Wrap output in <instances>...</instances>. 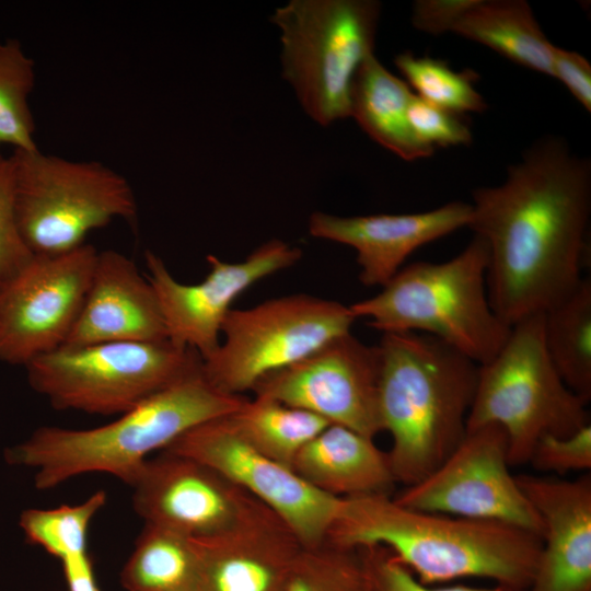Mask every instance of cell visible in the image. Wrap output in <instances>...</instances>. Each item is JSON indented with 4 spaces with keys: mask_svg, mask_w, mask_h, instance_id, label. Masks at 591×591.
Wrapping results in <instances>:
<instances>
[{
    "mask_svg": "<svg viewBox=\"0 0 591 591\" xmlns=\"http://www.w3.org/2000/svg\"><path fill=\"white\" fill-rule=\"evenodd\" d=\"M488 260L486 242L475 235L447 262L402 267L378 294L349 305L350 311L383 334L433 336L480 366L499 351L511 329L490 305Z\"/></svg>",
    "mask_w": 591,
    "mask_h": 591,
    "instance_id": "cell-5",
    "label": "cell"
},
{
    "mask_svg": "<svg viewBox=\"0 0 591 591\" xmlns=\"http://www.w3.org/2000/svg\"><path fill=\"white\" fill-rule=\"evenodd\" d=\"M193 591H281L304 547L275 513L236 531L196 540Z\"/></svg>",
    "mask_w": 591,
    "mask_h": 591,
    "instance_id": "cell-20",
    "label": "cell"
},
{
    "mask_svg": "<svg viewBox=\"0 0 591 591\" xmlns=\"http://www.w3.org/2000/svg\"><path fill=\"white\" fill-rule=\"evenodd\" d=\"M381 3L291 0L270 16L280 30L282 77L322 126L350 117L356 73L374 55Z\"/></svg>",
    "mask_w": 591,
    "mask_h": 591,
    "instance_id": "cell-8",
    "label": "cell"
},
{
    "mask_svg": "<svg viewBox=\"0 0 591 591\" xmlns=\"http://www.w3.org/2000/svg\"><path fill=\"white\" fill-rule=\"evenodd\" d=\"M379 378V346H368L348 333L264 376L252 391L254 396L310 412L329 424L374 438L383 431Z\"/></svg>",
    "mask_w": 591,
    "mask_h": 591,
    "instance_id": "cell-15",
    "label": "cell"
},
{
    "mask_svg": "<svg viewBox=\"0 0 591 591\" xmlns=\"http://www.w3.org/2000/svg\"><path fill=\"white\" fill-rule=\"evenodd\" d=\"M476 0H418L413 7L412 23L420 32L440 35L452 32L460 18Z\"/></svg>",
    "mask_w": 591,
    "mask_h": 591,
    "instance_id": "cell-35",
    "label": "cell"
},
{
    "mask_svg": "<svg viewBox=\"0 0 591 591\" xmlns=\"http://www.w3.org/2000/svg\"><path fill=\"white\" fill-rule=\"evenodd\" d=\"M508 454L500 426L467 430L434 471L393 499L408 509L501 522L542 538L543 521L510 474Z\"/></svg>",
    "mask_w": 591,
    "mask_h": 591,
    "instance_id": "cell-11",
    "label": "cell"
},
{
    "mask_svg": "<svg viewBox=\"0 0 591 591\" xmlns=\"http://www.w3.org/2000/svg\"><path fill=\"white\" fill-rule=\"evenodd\" d=\"M144 523L202 540L245 528L274 513L235 483L194 459L162 451L130 485Z\"/></svg>",
    "mask_w": 591,
    "mask_h": 591,
    "instance_id": "cell-14",
    "label": "cell"
},
{
    "mask_svg": "<svg viewBox=\"0 0 591 591\" xmlns=\"http://www.w3.org/2000/svg\"><path fill=\"white\" fill-rule=\"evenodd\" d=\"M540 471L566 473L591 467V426L567 437L547 434L535 444L530 461Z\"/></svg>",
    "mask_w": 591,
    "mask_h": 591,
    "instance_id": "cell-34",
    "label": "cell"
},
{
    "mask_svg": "<svg viewBox=\"0 0 591 591\" xmlns=\"http://www.w3.org/2000/svg\"><path fill=\"white\" fill-rule=\"evenodd\" d=\"M197 565L194 538L144 523L120 582L126 591H193Z\"/></svg>",
    "mask_w": 591,
    "mask_h": 591,
    "instance_id": "cell-25",
    "label": "cell"
},
{
    "mask_svg": "<svg viewBox=\"0 0 591 591\" xmlns=\"http://www.w3.org/2000/svg\"><path fill=\"white\" fill-rule=\"evenodd\" d=\"M302 252L281 240H270L242 262L228 263L207 256L209 273L198 283L177 281L166 265L146 252L148 275L163 316L167 339L196 351L204 360L221 340L223 321L233 301L259 280L293 266Z\"/></svg>",
    "mask_w": 591,
    "mask_h": 591,
    "instance_id": "cell-16",
    "label": "cell"
},
{
    "mask_svg": "<svg viewBox=\"0 0 591 591\" xmlns=\"http://www.w3.org/2000/svg\"><path fill=\"white\" fill-rule=\"evenodd\" d=\"M472 206L463 201L401 215L339 217L313 212L309 231L314 237L352 247L366 287L386 285L418 247L467 227Z\"/></svg>",
    "mask_w": 591,
    "mask_h": 591,
    "instance_id": "cell-17",
    "label": "cell"
},
{
    "mask_svg": "<svg viewBox=\"0 0 591 591\" xmlns=\"http://www.w3.org/2000/svg\"><path fill=\"white\" fill-rule=\"evenodd\" d=\"M99 251L35 256L0 293V361L23 366L62 347L83 308Z\"/></svg>",
    "mask_w": 591,
    "mask_h": 591,
    "instance_id": "cell-13",
    "label": "cell"
},
{
    "mask_svg": "<svg viewBox=\"0 0 591 591\" xmlns=\"http://www.w3.org/2000/svg\"><path fill=\"white\" fill-rule=\"evenodd\" d=\"M229 416L196 426L163 451L194 459L235 483L278 515L304 547L323 544L343 498L316 489L257 451Z\"/></svg>",
    "mask_w": 591,
    "mask_h": 591,
    "instance_id": "cell-12",
    "label": "cell"
},
{
    "mask_svg": "<svg viewBox=\"0 0 591 591\" xmlns=\"http://www.w3.org/2000/svg\"><path fill=\"white\" fill-rule=\"evenodd\" d=\"M489 424L507 434L510 466L529 463L542 437H567L590 425L587 403L566 385L547 355L543 313L513 324L499 351L478 366L466 431Z\"/></svg>",
    "mask_w": 591,
    "mask_h": 591,
    "instance_id": "cell-6",
    "label": "cell"
},
{
    "mask_svg": "<svg viewBox=\"0 0 591 591\" xmlns=\"http://www.w3.org/2000/svg\"><path fill=\"white\" fill-rule=\"evenodd\" d=\"M281 591H368L360 551L328 542L303 547Z\"/></svg>",
    "mask_w": 591,
    "mask_h": 591,
    "instance_id": "cell-30",
    "label": "cell"
},
{
    "mask_svg": "<svg viewBox=\"0 0 591 591\" xmlns=\"http://www.w3.org/2000/svg\"><path fill=\"white\" fill-rule=\"evenodd\" d=\"M292 470L311 486L337 498L390 495L396 483L387 453L373 438L336 424L302 448Z\"/></svg>",
    "mask_w": 591,
    "mask_h": 591,
    "instance_id": "cell-21",
    "label": "cell"
},
{
    "mask_svg": "<svg viewBox=\"0 0 591 591\" xmlns=\"http://www.w3.org/2000/svg\"><path fill=\"white\" fill-rule=\"evenodd\" d=\"M201 364L106 425L39 427L8 448L4 460L34 470L38 490L90 473L109 474L130 486L150 454L198 425L235 413L246 399L211 384Z\"/></svg>",
    "mask_w": 591,
    "mask_h": 591,
    "instance_id": "cell-3",
    "label": "cell"
},
{
    "mask_svg": "<svg viewBox=\"0 0 591 591\" xmlns=\"http://www.w3.org/2000/svg\"><path fill=\"white\" fill-rule=\"evenodd\" d=\"M358 549L367 571L368 591H525L501 584L494 588L432 587L421 583L386 547L373 545Z\"/></svg>",
    "mask_w": 591,
    "mask_h": 591,
    "instance_id": "cell-32",
    "label": "cell"
},
{
    "mask_svg": "<svg viewBox=\"0 0 591 591\" xmlns=\"http://www.w3.org/2000/svg\"><path fill=\"white\" fill-rule=\"evenodd\" d=\"M166 339L163 316L148 278L125 254L115 250L99 252L83 308L63 346Z\"/></svg>",
    "mask_w": 591,
    "mask_h": 591,
    "instance_id": "cell-19",
    "label": "cell"
},
{
    "mask_svg": "<svg viewBox=\"0 0 591 591\" xmlns=\"http://www.w3.org/2000/svg\"><path fill=\"white\" fill-rule=\"evenodd\" d=\"M11 159L18 227L35 256L70 252L115 219L137 218L128 179L100 161L72 160L39 148L13 150Z\"/></svg>",
    "mask_w": 591,
    "mask_h": 591,
    "instance_id": "cell-7",
    "label": "cell"
},
{
    "mask_svg": "<svg viewBox=\"0 0 591 591\" xmlns=\"http://www.w3.org/2000/svg\"><path fill=\"white\" fill-rule=\"evenodd\" d=\"M395 66L421 100L454 113H482L487 104L474 86L477 74L472 70L455 71L445 61L403 53Z\"/></svg>",
    "mask_w": 591,
    "mask_h": 591,
    "instance_id": "cell-28",
    "label": "cell"
},
{
    "mask_svg": "<svg viewBox=\"0 0 591 591\" xmlns=\"http://www.w3.org/2000/svg\"><path fill=\"white\" fill-rule=\"evenodd\" d=\"M544 532L536 570L525 591H591V477H515Z\"/></svg>",
    "mask_w": 591,
    "mask_h": 591,
    "instance_id": "cell-18",
    "label": "cell"
},
{
    "mask_svg": "<svg viewBox=\"0 0 591 591\" xmlns=\"http://www.w3.org/2000/svg\"><path fill=\"white\" fill-rule=\"evenodd\" d=\"M415 93L371 55L359 68L350 94V117L375 142L403 160L430 157L434 149L417 139L408 120Z\"/></svg>",
    "mask_w": 591,
    "mask_h": 591,
    "instance_id": "cell-22",
    "label": "cell"
},
{
    "mask_svg": "<svg viewBox=\"0 0 591 591\" xmlns=\"http://www.w3.org/2000/svg\"><path fill=\"white\" fill-rule=\"evenodd\" d=\"M471 228L488 246L487 291L508 325L568 297L581 277L591 163L556 137L532 144L498 186L473 190Z\"/></svg>",
    "mask_w": 591,
    "mask_h": 591,
    "instance_id": "cell-1",
    "label": "cell"
},
{
    "mask_svg": "<svg viewBox=\"0 0 591 591\" xmlns=\"http://www.w3.org/2000/svg\"><path fill=\"white\" fill-rule=\"evenodd\" d=\"M33 258L18 227L13 161L0 152V293Z\"/></svg>",
    "mask_w": 591,
    "mask_h": 591,
    "instance_id": "cell-31",
    "label": "cell"
},
{
    "mask_svg": "<svg viewBox=\"0 0 591 591\" xmlns=\"http://www.w3.org/2000/svg\"><path fill=\"white\" fill-rule=\"evenodd\" d=\"M547 355L566 385L591 398V281L583 278L565 299L543 312Z\"/></svg>",
    "mask_w": 591,
    "mask_h": 591,
    "instance_id": "cell-24",
    "label": "cell"
},
{
    "mask_svg": "<svg viewBox=\"0 0 591 591\" xmlns=\"http://www.w3.org/2000/svg\"><path fill=\"white\" fill-rule=\"evenodd\" d=\"M35 62L15 38L0 40V148L34 150L35 121L28 99L35 85Z\"/></svg>",
    "mask_w": 591,
    "mask_h": 591,
    "instance_id": "cell-27",
    "label": "cell"
},
{
    "mask_svg": "<svg viewBox=\"0 0 591 591\" xmlns=\"http://www.w3.org/2000/svg\"><path fill=\"white\" fill-rule=\"evenodd\" d=\"M105 503L106 494L99 490L78 505L25 509L20 514L19 525L28 543L60 559L88 551L90 524Z\"/></svg>",
    "mask_w": 591,
    "mask_h": 591,
    "instance_id": "cell-29",
    "label": "cell"
},
{
    "mask_svg": "<svg viewBox=\"0 0 591 591\" xmlns=\"http://www.w3.org/2000/svg\"><path fill=\"white\" fill-rule=\"evenodd\" d=\"M553 77L566 85L584 109L591 112V65L587 58L554 45Z\"/></svg>",
    "mask_w": 591,
    "mask_h": 591,
    "instance_id": "cell-36",
    "label": "cell"
},
{
    "mask_svg": "<svg viewBox=\"0 0 591 591\" xmlns=\"http://www.w3.org/2000/svg\"><path fill=\"white\" fill-rule=\"evenodd\" d=\"M408 120L418 140L434 149L467 146L473 135L459 115L434 106L414 94L408 107Z\"/></svg>",
    "mask_w": 591,
    "mask_h": 591,
    "instance_id": "cell-33",
    "label": "cell"
},
{
    "mask_svg": "<svg viewBox=\"0 0 591 591\" xmlns=\"http://www.w3.org/2000/svg\"><path fill=\"white\" fill-rule=\"evenodd\" d=\"M202 362L169 339L62 346L25 366L31 387L58 410L120 415Z\"/></svg>",
    "mask_w": 591,
    "mask_h": 591,
    "instance_id": "cell-9",
    "label": "cell"
},
{
    "mask_svg": "<svg viewBox=\"0 0 591 591\" xmlns=\"http://www.w3.org/2000/svg\"><path fill=\"white\" fill-rule=\"evenodd\" d=\"M326 542L384 546L424 584L474 577L519 590L530 587L542 548L520 528L408 509L390 495L343 498Z\"/></svg>",
    "mask_w": 591,
    "mask_h": 591,
    "instance_id": "cell-2",
    "label": "cell"
},
{
    "mask_svg": "<svg viewBox=\"0 0 591 591\" xmlns=\"http://www.w3.org/2000/svg\"><path fill=\"white\" fill-rule=\"evenodd\" d=\"M378 346L379 412L392 438L389 462L395 480L409 486L464 438L478 364L427 334L386 333Z\"/></svg>",
    "mask_w": 591,
    "mask_h": 591,
    "instance_id": "cell-4",
    "label": "cell"
},
{
    "mask_svg": "<svg viewBox=\"0 0 591 591\" xmlns=\"http://www.w3.org/2000/svg\"><path fill=\"white\" fill-rule=\"evenodd\" d=\"M229 419L253 448L290 468L302 448L329 425L315 414L260 396L246 398Z\"/></svg>",
    "mask_w": 591,
    "mask_h": 591,
    "instance_id": "cell-26",
    "label": "cell"
},
{
    "mask_svg": "<svg viewBox=\"0 0 591 591\" xmlns=\"http://www.w3.org/2000/svg\"><path fill=\"white\" fill-rule=\"evenodd\" d=\"M452 32L522 67L553 77L554 45L524 0H476Z\"/></svg>",
    "mask_w": 591,
    "mask_h": 591,
    "instance_id": "cell-23",
    "label": "cell"
},
{
    "mask_svg": "<svg viewBox=\"0 0 591 591\" xmlns=\"http://www.w3.org/2000/svg\"><path fill=\"white\" fill-rule=\"evenodd\" d=\"M355 321L349 305L304 293L231 309L218 348L202 360V372L219 390L242 395L264 376L350 333Z\"/></svg>",
    "mask_w": 591,
    "mask_h": 591,
    "instance_id": "cell-10",
    "label": "cell"
}]
</instances>
